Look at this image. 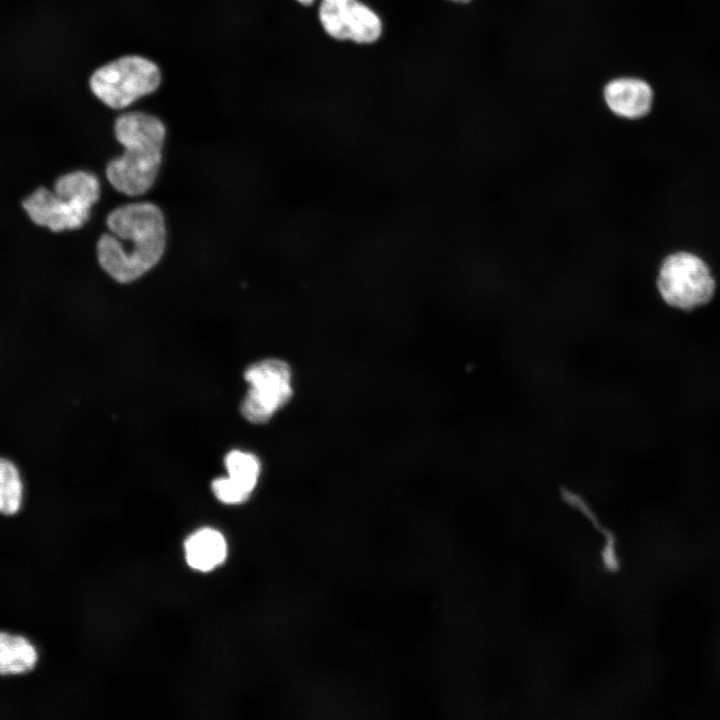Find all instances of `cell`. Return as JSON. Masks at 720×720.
<instances>
[{"mask_svg": "<svg viewBox=\"0 0 720 720\" xmlns=\"http://www.w3.org/2000/svg\"><path fill=\"white\" fill-rule=\"evenodd\" d=\"M96 243L99 266L121 284L138 280L163 258L167 228L159 206L149 201L120 205L106 217Z\"/></svg>", "mask_w": 720, "mask_h": 720, "instance_id": "6da1fadb", "label": "cell"}, {"mask_svg": "<svg viewBox=\"0 0 720 720\" xmlns=\"http://www.w3.org/2000/svg\"><path fill=\"white\" fill-rule=\"evenodd\" d=\"M113 131L123 152L107 163L106 179L126 196H141L152 188L158 177L166 126L151 113L129 111L115 119Z\"/></svg>", "mask_w": 720, "mask_h": 720, "instance_id": "7a4b0ae2", "label": "cell"}, {"mask_svg": "<svg viewBox=\"0 0 720 720\" xmlns=\"http://www.w3.org/2000/svg\"><path fill=\"white\" fill-rule=\"evenodd\" d=\"M101 196L97 175L85 169L56 177L52 187L38 185L27 192L20 207L28 221L39 229L63 233L81 229Z\"/></svg>", "mask_w": 720, "mask_h": 720, "instance_id": "3957f363", "label": "cell"}, {"mask_svg": "<svg viewBox=\"0 0 720 720\" xmlns=\"http://www.w3.org/2000/svg\"><path fill=\"white\" fill-rule=\"evenodd\" d=\"M161 82L162 73L154 61L131 54L98 67L90 76L89 87L105 106L123 110L154 93Z\"/></svg>", "mask_w": 720, "mask_h": 720, "instance_id": "277c9868", "label": "cell"}, {"mask_svg": "<svg viewBox=\"0 0 720 720\" xmlns=\"http://www.w3.org/2000/svg\"><path fill=\"white\" fill-rule=\"evenodd\" d=\"M656 288L668 306L692 311L713 299L716 281L704 259L689 251H676L660 262Z\"/></svg>", "mask_w": 720, "mask_h": 720, "instance_id": "5b68a950", "label": "cell"}, {"mask_svg": "<svg viewBox=\"0 0 720 720\" xmlns=\"http://www.w3.org/2000/svg\"><path fill=\"white\" fill-rule=\"evenodd\" d=\"M244 378L250 388L240 411L251 423L267 422L292 396L291 371L279 359H265L250 365Z\"/></svg>", "mask_w": 720, "mask_h": 720, "instance_id": "8992f818", "label": "cell"}, {"mask_svg": "<svg viewBox=\"0 0 720 720\" xmlns=\"http://www.w3.org/2000/svg\"><path fill=\"white\" fill-rule=\"evenodd\" d=\"M319 19L325 32L337 40L370 44L382 33L377 14L357 0H322Z\"/></svg>", "mask_w": 720, "mask_h": 720, "instance_id": "52a82bcc", "label": "cell"}, {"mask_svg": "<svg viewBox=\"0 0 720 720\" xmlns=\"http://www.w3.org/2000/svg\"><path fill=\"white\" fill-rule=\"evenodd\" d=\"M603 100L616 117L635 121L646 117L652 110L654 92L648 82L636 77H618L603 88Z\"/></svg>", "mask_w": 720, "mask_h": 720, "instance_id": "ba28073f", "label": "cell"}, {"mask_svg": "<svg viewBox=\"0 0 720 720\" xmlns=\"http://www.w3.org/2000/svg\"><path fill=\"white\" fill-rule=\"evenodd\" d=\"M39 660L40 651L29 637L0 629V679L29 674Z\"/></svg>", "mask_w": 720, "mask_h": 720, "instance_id": "9c48e42d", "label": "cell"}, {"mask_svg": "<svg viewBox=\"0 0 720 720\" xmlns=\"http://www.w3.org/2000/svg\"><path fill=\"white\" fill-rule=\"evenodd\" d=\"M226 556L227 542L218 530H197L185 542L186 561L195 570L210 571L223 563Z\"/></svg>", "mask_w": 720, "mask_h": 720, "instance_id": "30bf717a", "label": "cell"}, {"mask_svg": "<svg viewBox=\"0 0 720 720\" xmlns=\"http://www.w3.org/2000/svg\"><path fill=\"white\" fill-rule=\"evenodd\" d=\"M24 501L25 483L19 466L11 458L0 456V516H16Z\"/></svg>", "mask_w": 720, "mask_h": 720, "instance_id": "8fae6325", "label": "cell"}, {"mask_svg": "<svg viewBox=\"0 0 720 720\" xmlns=\"http://www.w3.org/2000/svg\"><path fill=\"white\" fill-rule=\"evenodd\" d=\"M224 463L228 476L252 493L260 474L258 458L249 452L232 450L225 456Z\"/></svg>", "mask_w": 720, "mask_h": 720, "instance_id": "7c38bea8", "label": "cell"}, {"mask_svg": "<svg viewBox=\"0 0 720 720\" xmlns=\"http://www.w3.org/2000/svg\"><path fill=\"white\" fill-rule=\"evenodd\" d=\"M215 497L226 504L241 503L249 498L251 493L241 485L232 480L229 476L219 477L211 484Z\"/></svg>", "mask_w": 720, "mask_h": 720, "instance_id": "4fadbf2b", "label": "cell"}, {"mask_svg": "<svg viewBox=\"0 0 720 720\" xmlns=\"http://www.w3.org/2000/svg\"><path fill=\"white\" fill-rule=\"evenodd\" d=\"M297 1L303 5H310L313 3L314 0H297Z\"/></svg>", "mask_w": 720, "mask_h": 720, "instance_id": "5bb4252c", "label": "cell"}, {"mask_svg": "<svg viewBox=\"0 0 720 720\" xmlns=\"http://www.w3.org/2000/svg\"><path fill=\"white\" fill-rule=\"evenodd\" d=\"M450 1L455 2V3L465 4V3L471 2L472 0H450Z\"/></svg>", "mask_w": 720, "mask_h": 720, "instance_id": "9a60e30c", "label": "cell"}]
</instances>
